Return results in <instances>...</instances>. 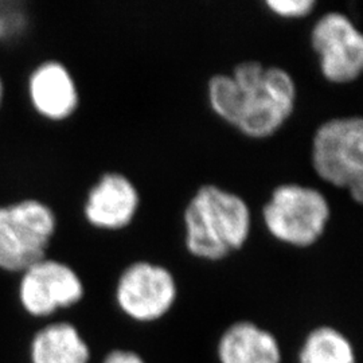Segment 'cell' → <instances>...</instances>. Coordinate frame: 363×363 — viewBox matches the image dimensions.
<instances>
[{"label": "cell", "instance_id": "obj_1", "mask_svg": "<svg viewBox=\"0 0 363 363\" xmlns=\"http://www.w3.org/2000/svg\"><path fill=\"white\" fill-rule=\"evenodd\" d=\"M210 108L225 123L250 139H267L295 112L298 86L286 69L244 61L232 74L208 79Z\"/></svg>", "mask_w": 363, "mask_h": 363}, {"label": "cell", "instance_id": "obj_2", "mask_svg": "<svg viewBox=\"0 0 363 363\" xmlns=\"http://www.w3.org/2000/svg\"><path fill=\"white\" fill-rule=\"evenodd\" d=\"M184 245L196 259H226L247 244L252 211L247 201L217 184L201 186L183 213Z\"/></svg>", "mask_w": 363, "mask_h": 363}, {"label": "cell", "instance_id": "obj_3", "mask_svg": "<svg viewBox=\"0 0 363 363\" xmlns=\"http://www.w3.org/2000/svg\"><path fill=\"white\" fill-rule=\"evenodd\" d=\"M311 163L322 181L346 190L352 201L362 203V117H335L322 123L312 136Z\"/></svg>", "mask_w": 363, "mask_h": 363}, {"label": "cell", "instance_id": "obj_4", "mask_svg": "<svg viewBox=\"0 0 363 363\" xmlns=\"http://www.w3.org/2000/svg\"><path fill=\"white\" fill-rule=\"evenodd\" d=\"M261 217L268 233L279 242L310 247L325 233L331 206L320 190L298 183H284L274 187Z\"/></svg>", "mask_w": 363, "mask_h": 363}, {"label": "cell", "instance_id": "obj_5", "mask_svg": "<svg viewBox=\"0 0 363 363\" xmlns=\"http://www.w3.org/2000/svg\"><path fill=\"white\" fill-rule=\"evenodd\" d=\"M55 226L52 208L39 201L27 199L0 208V268L25 272L46 259Z\"/></svg>", "mask_w": 363, "mask_h": 363}, {"label": "cell", "instance_id": "obj_6", "mask_svg": "<svg viewBox=\"0 0 363 363\" xmlns=\"http://www.w3.org/2000/svg\"><path fill=\"white\" fill-rule=\"evenodd\" d=\"M312 50L319 58L322 76L331 84L346 85L363 72V35L346 13L330 11L312 26Z\"/></svg>", "mask_w": 363, "mask_h": 363}, {"label": "cell", "instance_id": "obj_7", "mask_svg": "<svg viewBox=\"0 0 363 363\" xmlns=\"http://www.w3.org/2000/svg\"><path fill=\"white\" fill-rule=\"evenodd\" d=\"M116 298L118 307L132 319L152 322L172 307L177 283L167 268L150 261H136L121 273Z\"/></svg>", "mask_w": 363, "mask_h": 363}, {"label": "cell", "instance_id": "obj_8", "mask_svg": "<svg viewBox=\"0 0 363 363\" xmlns=\"http://www.w3.org/2000/svg\"><path fill=\"white\" fill-rule=\"evenodd\" d=\"M84 296V286L76 271L64 262L43 259L22 272L19 300L34 318L50 316L67 308Z\"/></svg>", "mask_w": 363, "mask_h": 363}, {"label": "cell", "instance_id": "obj_9", "mask_svg": "<svg viewBox=\"0 0 363 363\" xmlns=\"http://www.w3.org/2000/svg\"><path fill=\"white\" fill-rule=\"evenodd\" d=\"M140 206V194L130 178L120 172H105L91 187L84 214L91 226L120 230L130 226Z\"/></svg>", "mask_w": 363, "mask_h": 363}, {"label": "cell", "instance_id": "obj_10", "mask_svg": "<svg viewBox=\"0 0 363 363\" xmlns=\"http://www.w3.org/2000/svg\"><path fill=\"white\" fill-rule=\"evenodd\" d=\"M30 99L39 115L50 120H65L77 109L79 96L70 72L61 62L39 65L30 77Z\"/></svg>", "mask_w": 363, "mask_h": 363}, {"label": "cell", "instance_id": "obj_11", "mask_svg": "<svg viewBox=\"0 0 363 363\" xmlns=\"http://www.w3.org/2000/svg\"><path fill=\"white\" fill-rule=\"evenodd\" d=\"M220 363H280L279 343L271 333L250 322L229 327L218 346Z\"/></svg>", "mask_w": 363, "mask_h": 363}, {"label": "cell", "instance_id": "obj_12", "mask_svg": "<svg viewBox=\"0 0 363 363\" xmlns=\"http://www.w3.org/2000/svg\"><path fill=\"white\" fill-rule=\"evenodd\" d=\"M89 347L67 322L45 325L30 342L31 363H89Z\"/></svg>", "mask_w": 363, "mask_h": 363}, {"label": "cell", "instance_id": "obj_13", "mask_svg": "<svg viewBox=\"0 0 363 363\" xmlns=\"http://www.w3.org/2000/svg\"><path fill=\"white\" fill-rule=\"evenodd\" d=\"M300 363H355L350 342L331 327H319L307 337Z\"/></svg>", "mask_w": 363, "mask_h": 363}, {"label": "cell", "instance_id": "obj_14", "mask_svg": "<svg viewBox=\"0 0 363 363\" xmlns=\"http://www.w3.org/2000/svg\"><path fill=\"white\" fill-rule=\"evenodd\" d=\"M27 25L26 13L19 3L0 1V39L18 37Z\"/></svg>", "mask_w": 363, "mask_h": 363}, {"label": "cell", "instance_id": "obj_15", "mask_svg": "<svg viewBox=\"0 0 363 363\" xmlns=\"http://www.w3.org/2000/svg\"><path fill=\"white\" fill-rule=\"evenodd\" d=\"M316 0H268L265 6L271 13L284 19L306 18L316 7Z\"/></svg>", "mask_w": 363, "mask_h": 363}, {"label": "cell", "instance_id": "obj_16", "mask_svg": "<svg viewBox=\"0 0 363 363\" xmlns=\"http://www.w3.org/2000/svg\"><path fill=\"white\" fill-rule=\"evenodd\" d=\"M104 363H144L142 358L130 351H113L111 352Z\"/></svg>", "mask_w": 363, "mask_h": 363}, {"label": "cell", "instance_id": "obj_17", "mask_svg": "<svg viewBox=\"0 0 363 363\" xmlns=\"http://www.w3.org/2000/svg\"><path fill=\"white\" fill-rule=\"evenodd\" d=\"M1 100H3V82L0 79V104H1Z\"/></svg>", "mask_w": 363, "mask_h": 363}]
</instances>
